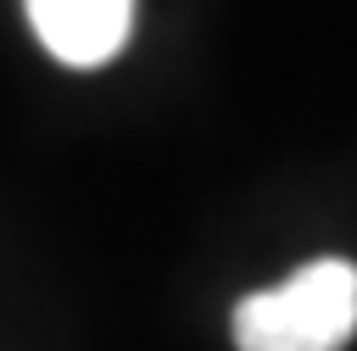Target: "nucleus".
Wrapping results in <instances>:
<instances>
[{
  "mask_svg": "<svg viewBox=\"0 0 357 351\" xmlns=\"http://www.w3.org/2000/svg\"><path fill=\"white\" fill-rule=\"evenodd\" d=\"M22 11L61 67H100L134 33V0H22Z\"/></svg>",
  "mask_w": 357,
  "mask_h": 351,
  "instance_id": "nucleus-2",
  "label": "nucleus"
},
{
  "mask_svg": "<svg viewBox=\"0 0 357 351\" xmlns=\"http://www.w3.org/2000/svg\"><path fill=\"white\" fill-rule=\"evenodd\" d=\"M357 334V262L318 256L234 306L240 351H346Z\"/></svg>",
  "mask_w": 357,
  "mask_h": 351,
  "instance_id": "nucleus-1",
  "label": "nucleus"
}]
</instances>
